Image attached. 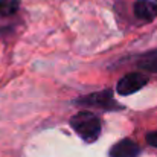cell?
<instances>
[{
	"mask_svg": "<svg viewBox=\"0 0 157 157\" xmlns=\"http://www.w3.org/2000/svg\"><path fill=\"white\" fill-rule=\"evenodd\" d=\"M70 125L75 133L87 144L98 140L101 134V121L90 111H79L70 119Z\"/></svg>",
	"mask_w": 157,
	"mask_h": 157,
	"instance_id": "6da1fadb",
	"label": "cell"
},
{
	"mask_svg": "<svg viewBox=\"0 0 157 157\" xmlns=\"http://www.w3.org/2000/svg\"><path fill=\"white\" fill-rule=\"evenodd\" d=\"M134 15L145 23L153 21L157 17V8L156 5L150 0H137L134 3Z\"/></svg>",
	"mask_w": 157,
	"mask_h": 157,
	"instance_id": "5b68a950",
	"label": "cell"
},
{
	"mask_svg": "<svg viewBox=\"0 0 157 157\" xmlns=\"http://www.w3.org/2000/svg\"><path fill=\"white\" fill-rule=\"evenodd\" d=\"M18 9V0H0V14L12 15Z\"/></svg>",
	"mask_w": 157,
	"mask_h": 157,
	"instance_id": "52a82bcc",
	"label": "cell"
},
{
	"mask_svg": "<svg viewBox=\"0 0 157 157\" xmlns=\"http://www.w3.org/2000/svg\"><path fill=\"white\" fill-rule=\"evenodd\" d=\"M76 104L84 105V107H93V108H101V110H117L121 108L114 102L113 93L110 90H101L87 96H82L76 101Z\"/></svg>",
	"mask_w": 157,
	"mask_h": 157,
	"instance_id": "7a4b0ae2",
	"label": "cell"
},
{
	"mask_svg": "<svg viewBox=\"0 0 157 157\" xmlns=\"http://www.w3.org/2000/svg\"><path fill=\"white\" fill-rule=\"evenodd\" d=\"M140 154L139 145L131 139H122L110 150V157H137Z\"/></svg>",
	"mask_w": 157,
	"mask_h": 157,
	"instance_id": "277c9868",
	"label": "cell"
},
{
	"mask_svg": "<svg viewBox=\"0 0 157 157\" xmlns=\"http://www.w3.org/2000/svg\"><path fill=\"white\" fill-rule=\"evenodd\" d=\"M137 66L140 69H144V70L157 73V49L156 51H151V52L144 53L142 56H139Z\"/></svg>",
	"mask_w": 157,
	"mask_h": 157,
	"instance_id": "8992f818",
	"label": "cell"
},
{
	"mask_svg": "<svg viewBox=\"0 0 157 157\" xmlns=\"http://www.w3.org/2000/svg\"><path fill=\"white\" fill-rule=\"evenodd\" d=\"M154 5H156V8H157V0H156V3H154Z\"/></svg>",
	"mask_w": 157,
	"mask_h": 157,
	"instance_id": "9c48e42d",
	"label": "cell"
},
{
	"mask_svg": "<svg viewBox=\"0 0 157 157\" xmlns=\"http://www.w3.org/2000/svg\"><path fill=\"white\" fill-rule=\"evenodd\" d=\"M147 142H148L151 147L157 148V131H151V133L147 134Z\"/></svg>",
	"mask_w": 157,
	"mask_h": 157,
	"instance_id": "ba28073f",
	"label": "cell"
},
{
	"mask_svg": "<svg viewBox=\"0 0 157 157\" xmlns=\"http://www.w3.org/2000/svg\"><path fill=\"white\" fill-rule=\"evenodd\" d=\"M148 84V76L144 75V73H128L125 76H122L116 86V90L119 95L122 96H128V95H133L136 92H139L142 87H145Z\"/></svg>",
	"mask_w": 157,
	"mask_h": 157,
	"instance_id": "3957f363",
	"label": "cell"
}]
</instances>
